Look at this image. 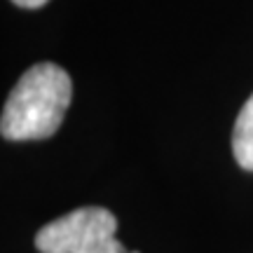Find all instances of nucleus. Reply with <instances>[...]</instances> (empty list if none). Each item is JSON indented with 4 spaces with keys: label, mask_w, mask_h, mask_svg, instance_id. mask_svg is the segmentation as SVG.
Returning a JSON list of instances; mask_svg holds the SVG:
<instances>
[{
    "label": "nucleus",
    "mask_w": 253,
    "mask_h": 253,
    "mask_svg": "<svg viewBox=\"0 0 253 253\" xmlns=\"http://www.w3.org/2000/svg\"><path fill=\"white\" fill-rule=\"evenodd\" d=\"M71 96V78L61 66L49 61L36 63L9 91L0 118V131L7 141L49 138L61 126Z\"/></svg>",
    "instance_id": "1"
},
{
    "label": "nucleus",
    "mask_w": 253,
    "mask_h": 253,
    "mask_svg": "<svg viewBox=\"0 0 253 253\" xmlns=\"http://www.w3.org/2000/svg\"><path fill=\"white\" fill-rule=\"evenodd\" d=\"M118 220L99 207L75 209L36 235L40 253H129L118 242Z\"/></svg>",
    "instance_id": "2"
},
{
    "label": "nucleus",
    "mask_w": 253,
    "mask_h": 253,
    "mask_svg": "<svg viewBox=\"0 0 253 253\" xmlns=\"http://www.w3.org/2000/svg\"><path fill=\"white\" fill-rule=\"evenodd\" d=\"M232 153L242 169L253 171V94L237 115L232 129Z\"/></svg>",
    "instance_id": "3"
},
{
    "label": "nucleus",
    "mask_w": 253,
    "mask_h": 253,
    "mask_svg": "<svg viewBox=\"0 0 253 253\" xmlns=\"http://www.w3.org/2000/svg\"><path fill=\"white\" fill-rule=\"evenodd\" d=\"M14 5H19V7H26V9H38L42 7V5H47L49 0H12Z\"/></svg>",
    "instance_id": "4"
},
{
    "label": "nucleus",
    "mask_w": 253,
    "mask_h": 253,
    "mask_svg": "<svg viewBox=\"0 0 253 253\" xmlns=\"http://www.w3.org/2000/svg\"><path fill=\"white\" fill-rule=\"evenodd\" d=\"M131 253H136V251H131Z\"/></svg>",
    "instance_id": "5"
}]
</instances>
